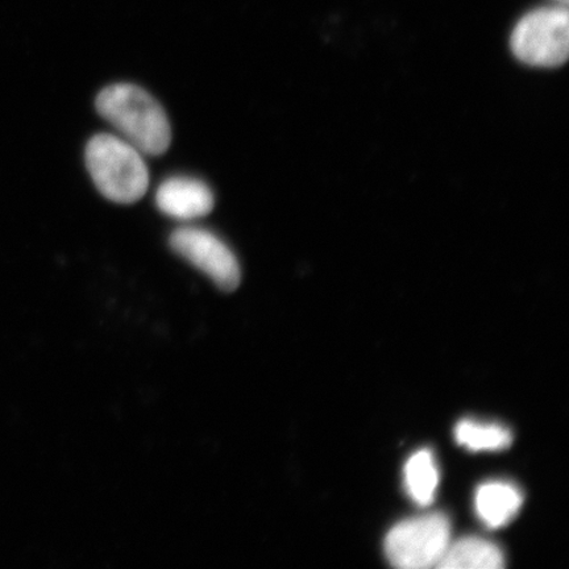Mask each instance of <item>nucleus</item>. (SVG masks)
Segmentation results:
<instances>
[{"label": "nucleus", "instance_id": "nucleus-1", "mask_svg": "<svg viewBox=\"0 0 569 569\" xmlns=\"http://www.w3.org/2000/svg\"><path fill=\"white\" fill-rule=\"evenodd\" d=\"M97 111L144 156H162L172 142V130L162 106L132 83H116L99 92Z\"/></svg>", "mask_w": 569, "mask_h": 569}, {"label": "nucleus", "instance_id": "nucleus-2", "mask_svg": "<svg viewBox=\"0 0 569 569\" xmlns=\"http://www.w3.org/2000/svg\"><path fill=\"white\" fill-rule=\"evenodd\" d=\"M87 166L96 187L109 201L131 204L146 196L149 170L144 154L112 133H98L87 147Z\"/></svg>", "mask_w": 569, "mask_h": 569}, {"label": "nucleus", "instance_id": "nucleus-3", "mask_svg": "<svg viewBox=\"0 0 569 569\" xmlns=\"http://www.w3.org/2000/svg\"><path fill=\"white\" fill-rule=\"evenodd\" d=\"M511 52L526 66L558 68L568 59L569 16L566 4L533 10L510 36Z\"/></svg>", "mask_w": 569, "mask_h": 569}, {"label": "nucleus", "instance_id": "nucleus-4", "mask_svg": "<svg viewBox=\"0 0 569 569\" xmlns=\"http://www.w3.org/2000/svg\"><path fill=\"white\" fill-rule=\"evenodd\" d=\"M451 543V522L442 513L407 519L386 539V553L398 568L422 569L440 563Z\"/></svg>", "mask_w": 569, "mask_h": 569}, {"label": "nucleus", "instance_id": "nucleus-5", "mask_svg": "<svg viewBox=\"0 0 569 569\" xmlns=\"http://www.w3.org/2000/svg\"><path fill=\"white\" fill-rule=\"evenodd\" d=\"M169 244L177 254L208 276L220 290L238 289L241 280L239 261L216 233L183 226L170 234Z\"/></svg>", "mask_w": 569, "mask_h": 569}, {"label": "nucleus", "instance_id": "nucleus-6", "mask_svg": "<svg viewBox=\"0 0 569 569\" xmlns=\"http://www.w3.org/2000/svg\"><path fill=\"white\" fill-rule=\"evenodd\" d=\"M156 204L166 216L177 220H194L209 216L216 204L209 184L193 177L174 176L156 191Z\"/></svg>", "mask_w": 569, "mask_h": 569}, {"label": "nucleus", "instance_id": "nucleus-7", "mask_svg": "<svg viewBox=\"0 0 569 569\" xmlns=\"http://www.w3.org/2000/svg\"><path fill=\"white\" fill-rule=\"evenodd\" d=\"M522 502L521 490L505 481L482 483L475 498L479 518L492 529L508 525L521 509Z\"/></svg>", "mask_w": 569, "mask_h": 569}, {"label": "nucleus", "instance_id": "nucleus-8", "mask_svg": "<svg viewBox=\"0 0 569 569\" xmlns=\"http://www.w3.org/2000/svg\"><path fill=\"white\" fill-rule=\"evenodd\" d=\"M503 566V552L498 546L475 537L450 543L438 565L445 569H500Z\"/></svg>", "mask_w": 569, "mask_h": 569}, {"label": "nucleus", "instance_id": "nucleus-9", "mask_svg": "<svg viewBox=\"0 0 569 569\" xmlns=\"http://www.w3.org/2000/svg\"><path fill=\"white\" fill-rule=\"evenodd\" d=\"M439 486L437 461L429 450L412 455L405 466V487L411 500L419 505H429L436 497Z\"/></svg>", "mask_w": 569, "mask_h": 569}, {"label": "nucleus", "instance_id": "nucleus-10", "mask_svg": "<svg viewBox=\"0 0 569 569\" xmlns=\"http://www.w3.org/2000/svg\"><path fill=\"white\" fill-rule=\"evenodd\" d=\"M457 442L471 451H500L511 445V432L501 425L465 419L455 427Z\"/></svg>", "mask_w": 569, "mask_h": 569}, {"label": "nucleus", "instance_id": "nucleus-11", "mask_svg": "<svg viewBox=\"0 0 569 569\" xmlns=\"http://www.w3.org/2000/svg\"><path fill=\"white\" fill-rule=\"evenodd\" d=\"M557 2L561 3V4H567L568 3V0H557Z\"/></svg>", "mask_w": 569, "mask_h": 569}]
</instances>
